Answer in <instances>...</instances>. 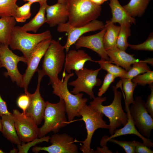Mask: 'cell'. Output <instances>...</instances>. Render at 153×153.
Instances as JSON below:
<instances>
[{"label":"cell","instance_id":"cell-3","mask_svg":"<svg viewBox=\"0 0 153 153\" xmlns=\"http://www.w3.org/2000/svg\"><path fill=\"white\" fill-rule=\"evenodd\" d=\"M74 74L73 73L69 74L63 73L62 80L60 79L57 83L52 85L53 93L59 97L60 99H63L65 102L66 113L69 122H71L76 116L81 117L79 114V110L86 104L88 101L86 98H83V93H80L74 94L68 90V80Z\"/></svg>","mask_w":153,"mask_h":153},{"label":"cell","instance_id":"cell-19","mask_svg":"<svg viewBox=\"0 0 153 153\" xmlns=\"http://www.w3.org/2000/svg\"><path fill=\"white\" fill-rule=\"evenodd\" d=\"M46 22L51 27L66 22L68 20L67 4L58 2L52 5L47 4L46 8Z\"/></svg>","mask_w":153,"mask_h":153},{"label":"cell","instance_id":"cell-44","mask_svg":"<svg viewBox=\"0 0 153 153\" xmlns=\"http://www.w3.org/2000/svg\"><path fill=\"white\" fill-rule=\"evenodd\" d=\"M95 4L98 5H101L103 4L104 2L107 1V0H89Z\"/></svg>","mask_w":153,"mask_h":153},{"label":"cell","instance_id":"cell-43","mask_svg":"<svg viewBox=\"0 0 153 153\" xmlns=\"http://www.w3.org/2000/svg\"><path fill=\"white\" fill-rule=\"evenodd\" d=\"M24 2H30L32 4L34 3L37 2L40 4V6L47 3V0H22Z\"/></svg>","mask_w":153,"mask_h":153},{"label":"cell","instance_id":"cell-32","mask_svg":"<svg viewBox=\"0 0 153 153\" xmlns=\"http://www.w3.org/2000/svg\"><path fill=\"white\" fill-rule=\"evenodd\" d=\"M32 4L30 2H27L20 7H18L14 17L16 22H24L30 18L31 15V7Z\"/></svg>","mask_w":153,"mask_h":153},{"label":"cell","instance_id":"cell-13","mask_svg":"<svg viewBox=\"0 0 153 153\" xmlns=\"http://www.w3.org/2000/svg\"><path fill=\"white\" fill-rule=\"evenodd\" d=\"M103 23L96 20H93L87 24L79 27L71 26L68 22L58 25L57 31L59 32H66L67 37V41L63 46L67 53L70 47L75 44L77 40L83 34L90 31L101 30L104 27Z\"/></svg>","mask_w":153,"mask_h":153},{"label":"cell","instance_id":"cell-33","mask_svg":"<svg viewBox=\"0 0 153 153\" xmlns=\"http://www.w3.org/2000/svg\"><path fill=\"white\" fill-rule=\"evenodd\" d=\"M132 80L137 84L145 86L153 83V71L151 70L139 75L134 77Z\"/></svg>","mask_w":153,"mask_h":153},{"label":"cell","instance_id":"cell-35","mask_svg":"<svg viewBox=\"0 0 153 153\" xmlns=\"http://www.w3.org/2000/svg\"><path fill=\"white\" fill-rule=\"evenodd\" d=\"M128 47L134 50H153V33H150L148 39L143 43L138 44L132 45L129 44Z\"/></svg>","mask_w":153,"mask_h":153},{"label":"cell","instance_id":"cell-27","mask_svg":"<svg viewBox=\"0 0 153 153\" xmlns=\"http://www.w3.org/2000/svg\"><path fill=\"white\" fill-rule=\"evenodd\" d=\"M122 88L124 93L125 110L129 108L134 101L133 94L137 84L132 81V80L127 78L121 79Z\"/></svg>","mask_w":153,"mask_h":153},{"label":"cell","instance_id":"cell-1","mask_svg":"<svg viewBox=\"0 0 153 153\" xmlns=\"http://www.w3.org/2000/svg\"><path fill=\"white\" fill-rule=\"evenodd\" d=\"M112 88L114 97L110 105L104 106L102 105L103 103L106 100V97H95L89 103L90 105L109 118L110 123L108 129L111 135L113 134L117 128L122 125L124 126L128 120V116L124 111L122 105V92L118 90L114 86H113Z\"/></svg>","mask_w":153,"mask_h":153},{"label":"cell","instance_id":"cell-4","mask_svg":"<svg viewBox=\"0 0 153 153\" xmlns=\"http://www.w3.org/2000/svg\"><path fill=\"white\" fill-rule=\"evenodd\" d=\"M65 49L59 41L52 39L44 55L41 70L44 75L49 78L48 85L57 83L58 75L64 65L66 55Z\"/></svg>","mask_w":153,"mask_h":153},{"label":"cell","instance_id":"cell-34","mask_svg":"<svg viewBox=\"0 0 153 153\" xmlns=\"http://www.w3.org/2000/svg\"><path fill=\"white\" fill-rule=\"evenodd\" d=\"M50 137L49 136H45L39 138H37L33 140L27 142L26 144L22 143L21 144L17 145L18 149V153H27L30 147L43 142H48L49 141Z\"/></svg>","mask_w":153,"mask_h":153},{"label":"cell","instance_id":"cell-39","mask_svg":"<svg viewBox=\"0 0 153 153\" xmlns=\"http://www.w3.org/2000/svg\"><path fill=\"white\" fill-rule=\"evenodd\" d=\"M149 88L150 89L151 93L147 97L146 101L145 102V105L148 113L153 118V84L149 85Z\"/></svg>","mask_w":153,"mask_h":153},{"label":"cell","instance_id":"cell-26","mask_svg":"<svg viewBox=\"0 0 153 153\" xmlns=\"http://www.w3.org/2000/svg\"><path fill=\"white\" fill-rule=\"evenodd\" d=\"M150 0H130L123 7L130 16L134 18L141 16L144 13Z\"/></svg>","mask_w":153,"mask_h":153},{"label":"cell","instance_id":"cell-42","mask_svg":"<svg viewBox=\"0 0 153 153\" xmlns=\"http://www.w3.org/2000/svg\"><path fill=\"white\" fill-rule=\"evenodd\" d=\"M93 153H112L110 150H109L107 146L105 147H102V148L98 147L96 150H93Z\"/></svg>","mask_w":153,"mask_h":153},{"label":"cell","instance_id":"cell-5","mask_svg":"<svg viewBox=\"0 0 153 153\" xmlns=\"http://www.w3.org/2000/svg\"><path fill=\"white\" fill-rule=\"evenodd\" d=\"M52 38L48 30L41 33L32 34L22 30L20 27L15 26L12 29L9 46L12 50L20 51L28 60L31 54L37 45L45 39Z\"/></svg>","mask_w":153,"mask_h":153},{"label":"cell","instance_id":"cell-28","mask_svg":"<svg viewBox=\"0 0 153 153\" xmlns=\"http://www.w3.org/2000/svg\"><path fill=\"white\" fill-rule=\"evenodd\" d=\"M147 59L145 60H139L133 63L130 69L127 71L122 79L129 78L132 80L136 76L151 71L148 65Z\"/></svg>","mask_w":153,"mask_h":153},{"label":"cell","instance_id":"cell-25","mask_svg":"<svg viewBox=\"0 0 153 153\" xmlns=\"http://www.w3.org/2000/svg\"><path fill=\"white\" fill-rule=\"evenodd\" d=\"M47 3L40 6L38 12L34 17L22 27L21 29L26 32L36 33L39 28L46 22L45 16Z\"/></svg>","mask_w":153,"mask_h":153},{"label":"cell","instance_id":"cell-17","mask_svg":"<svg viewBox=\"0 0 153 153\" xmlns=\"http://www.w3.org/2000/svg\"><path fill=\"white\" fill-rule=\"evenodd\" d=\"M129 109V108L125 110L128 117L127 123L123 128L115 130L113 134L111 135L110 137L107 135L103 136L100 142V146L102 147L107 146V143L110 139L128 134L135 135L142 139L143 143L146 146L150 148L153 146L152 140L149 138H147L144 137L136 129L131 116Z\"/></svg>","mask_w":153,"mask_h":153},{"label":"cell","instance_id":"cell-45","mask_svg":"<svg viewBox=\"0 0 153 153\" xmlns=\"http://www.w3.org/2000/svg\"><path fill=\"white\" fill-rule=\"evenodd\" d=\"M68 0H58V2L64 4H67Z\"/></svg>","mask_w":153,"mask_h":153},{"label":"cell","instance_id":"cell-21","mask_svg":"<svg viewBox=\"0 0 153 153\" xmlns=\"http://www.w3.org/2000/svg\"><path fill=\"white\" fill-rule=\"evenodd\" d=\"M109 5L112 15L110 20L112 22L118 23L120 25L135 24V19L129 15L118 0H110Z\"/></svg>","mask_w":153,"mask_h":153},{"label":"cell","instance_id":"cell-9","mask_svg":"<svg viewBox=\"0 0 153 153\" xmlns=\"http://www.w3.org/2000/svg\"><path fill=\"white\" fill-rule=\"evenodd\" d=\"M131 104L129 110L135 127L143 136L150 138L153 129V119L147 110L145 102L141 97L138 96Z\"/></svg>","mask_w":153,"mask_h":153},{"label":"cell","instance_id":"cell-16","mask_svg":"<svg viewBox=\"0 0 153 153\" xmlns=\"http://www.w3.org/2000/svg\"><path fill=\"white\" fill-rule=\"evenodd\" d=\"M106 29L104 26V28L96 34L81 36L75 44V48L77 49L82 47L89 48L97 53L101 58L110 61L103 42Z\"/></svg>","mask_w":153,"mask_h":153},{"label":"cell","instance_id":"cell-30","mask_svg":"<svg viewBox=\"0 0 153 153\" xmlns=\"http://www.w3.org/2000/svg\"><path fill=\"white\" fill-rule=\"evenodd\" d=\"M130 26L131 25L125 24L120 26L116 46L123 50L125 51L128 47V39L131 36Z\"/></svg>","mask_w":153,"mask_h":153},{"label":"cell","instance_id":"cell-37","mask_svg":"<svg viewBox=\"0 0 153 153\" xmlns=\"http://www.w3.org/2000/svg\"><path fill=\"white\" fill-rule=\"evenodd\" d=\"M116 77L112 75L107 73L105 76L102 85L99 90L97 95L101 97L108 89L110 84L113 82Z\"/></svg>","mask_w":153,"mask_h":153},{"label":"cell","instance_id":"cell-12","mask_svg":"<svg viewBox=\"0 0 153 153\" xmlns=\"http://www.w3.org/2000/svg\"><path fill=\"white\" fill-rule=\"evenodd\" d=\"M52 144L48 146H33V152L38 153L44 151L49 153H78V147L74 144V138L68 134L63 133H54L50 137L49 140Z\"/></svg>","mask_w":153,"mask_h":153},{"label":"cell","instance_id":"cell-15","mask_svg":"<svg viewBox=\"0 0 153 153\" xmlns=\"http://www.w3.org/2000/svg\"><path fill=\"white\" fill-rule=\"evenodd\" d=\"M38 80L36 89L33 94L28 91L27 94L30 98L29 105L24 113L31 116L34 120L36 124H40L44 120L46 102L42 97L40 92L41 82L44 76L41 70L37 69Z\"/></svg>","mask_w":153,"mask_h":153},{"label":"cell","instance_id":"cell-36","mask_svg":"<svg viewBox=\"0 0 153 153\" xmlns=\"http://www.w3.org/2000/svg\"><path fill=\"white\" fill-rule=\"evenodd\" d=\"M108 141L116 143L121 147L126 153H135L136 141H126L117 140L113 138L109 139Z\"/></svg>","mask_w":153,"mask_h":153},{"label":"cell","instance_id":"cell-48","mask_svg":"<svg viewBox=\"0 0 153 153\" xmlns=\"http://www.w3.org/2000/svg\"><path fill=\"white\" fill-rule=\"evenodd\" d=\"M1 67H1V61L0 60V68H1Z\"/></svg>","mask_w":153,"mask_h":153},{"label":"cell","instance_id":"cell-2","mask_svg":"<svg viewBox=\"0 0 153 153\" xmlns=\"http://www.w3.org/2000/svg\"><path fill=\"white\" fill-rule=\"evenodd\" d=\"M68 23L71 26L79 27L97 19L101 10V5L89 0H68Z\"/></svg>","mask_w":153,"mask_h":153},{"label":"cell","instance_id":"cell-38","mask_svg":"<svg viewBox=\"0 0 153 153\" xmlns=\"http://www.w3.org/2000/svg\"><path fill=\"white\" fill-rule=\"evenodd\" d=\"M27 92H25L24 94L19 96L17 100V106L23 110L24 113L28 108L30 103V98Z\"/></svg>","mask_w":153,"mask_h":153},{"label":"cell","instance_id":"cell-8","mask_svg":"<svg viewBox=\"0 0 153 153\" xmlns=\"http://www.w3.org/2000/svg\"><path fill=\"white\" fill-rule=\"evenodd\" d=\"M100 68L93 70L84 67L81 69L75 71L77 76L76 79L69 82L68 84L74 87L70 92L73 94L84 92L88 95L91 99L95 97L93 89L95 86H99L102 81L97 78Z\"/></svg>","mask_w":153,"mask_h":153},{"label":"cell","instance_id":"cell-22","mask_svg":"<svg viewBox=\"0 0 153 153\" xmlns=\"http://www.w3.org/2000/svg\"><path fill=\"white\" fill-rule=\"evenodd\" d=\"M1 117V132L4 136L12 143L17 145L21 144L22 143L17 134L12 113L3 115Z\"/></svg>","mask_w":153,"mask_h":153},{"label":"cell","instance_id":"cell-31","mask_svg":"<svg viewBox=\"0 0 153 153\" xmlns=\"http://www.w3.org/2000/svg\"><path fill=\"white\" fill-rule=\"evenodd\" d=\"M18 0H0V17H14Z\"/></svg>","mask_w":153,"mask_h":153},{"label":"cell","instance_id":"cell-20","mask_svg":"<svg viewBox=\"0 0 153 153\" xmlns=\"http://www.w3.org/2000/svg\"><path fill=\"white\" fill-rule=\"evenodd\" d=\"M106 51L111 63L122 67L127 71L133 63L139 61L134 57L133 54H129L116 47Z\"/></svg>","mask_w":153,"mask_h":153},{"label":"cell","instance_id":"cell-24","mask_svg":"<svg viewBox=\"0 0 153 153\" xmlns=\"http://www.w3.org/2000/svg\"><path fill=\"white\" fill-rule=\"evenodd\" d=\"M16 21L13 17H5L0 18V45L9 46L12 29Z\"/></svg>","mask_w":153,"mask_h":153},{"label":"cell","instance_id":"cell-6","mask_svg":"<svg viewBox=\"0 0 153 153\" xmlns=\"http://www.w3.org/2000/svg\"><path fill=\"white\" fill-rule=\"evenodd\" d=\"M44 115V123L39 128L38 138L45 136L48 133L58 132L60 129L66 126L68 122L66 116L65 102L62 99L56 103L46 101Z\"/></svg>","mask_w":153,"mask_h":153},{"label":"cell","instance_id":"cell-41","mask_svg":"<svg viewBox=\"0 0 153 153\" xmlns=\"http://www.w3.org/2000/svg\"><path fill=\"white\" fill-rule=\"evenodd\" d=\"M11 113L8 110L6 102L2 99L0 94V116Z\"/></svg>","mask_w":153,"mask_h":153},{"label":"cell","instance_id":"cell-7","mask_svg":"<svg viewBox=\"0 0 153 153\" xmlns=\"http://www.w3.org/2000/svg\"><path fill=\"white\" fill-rule=\"evenodd\" d=\"M79 114L85 123L87 132L86 138L81 142L83 144L80 150L83 153H93L90 146L94 132L100 128L108 129L109 125L103 119L104 114L90 105L86 104L82 107Z\"/></svg>","mask_w":153,"mask_h":153},{"label":"cell","instance_id":"cell-14","mask_svg":"<svg viewBox=\"0 0 153 153\" xmlns=\"http://www.w3.org/2000/svg\"><path fill=\"white\" fill-rule=\"evenodd\" d=\"M52 38L43 40L34 48L32 51L27 63V67L25 73L23 74L22 88L25 92L27 91L29 84L42 58L49 46Z\"/></svg>","mask_w":153,"mask_h":153},{"label":"cell","instance_id":"cell-18","mask_svg":"<svg viewBox=\"0 0 153 153\" xmlns=\"http://www.w3.org/2000/svg\"><path fill=\"white\" fill-rule=\"evenodd\" d=\"M88 61L96 62L83 50H69L65 56L63 73L66 71L70 73L71 70L79 71L84 67L85 63Z\"/></svg>","mask_w":153,"mask_h":153},{"label":"cell","instance_id":"cell-40","mask_svg":"<svg viewBox=\"0 0 153 153\" xmlns=\"http://www.w3.org/2000/svg\"><path fill=\"white\" fill-rule=\"evenodd\" d=\"M136 153H153V151L143 143L136 141L135 150Z\"/></svg>","mask_w":153,"mask_h":153},{"label":"cell","instance_id":"cell-10","mask_svg":"<svg viewBox=\"0 0 153 153\" xmlns=\"http://www.w3.org/2000/svg\"><path fill=\"white\" fill-rule=\"evenodd\" d=\"M0 60L2 67L5 68L7 72L4 73V76H9L12 81L22 88L23 75L18 71V64L20 61L27 64L28 61L24 56H19L10 50L8 46L0 45Z\"/></svg>","mask_w":153,"mask_h":153},{"label":"cell","instance_id":"cell-46","mask_svg":"<svg viewBox=\"0 0 153 153\" xmlns=\"http://www.w3.org/2000/svg\"><path fill=\"white\" fill-rule=\"evenodd\" d=\"M2 126L1 123V119H0V132H2Z\"/></svg>","mask_w":153,"mask_h":153},{"label":"cell","instance_id":"cell-29","mask_svg":"<svg viewBox=\"0 0 153 153\" xmlns=\"http://www.w3.org/2000/svg\"><path fill=\"white\" fill-rule=\"evenodd\" d=\"M96 62L99 65L101 69L106 71L107 73L112 75L116 78L119 77L121 79L122 78L127 71L121 67L112 64L110 62L104 59L101 58L100 60L96 61Z\"/></svg>","mask_w":153,"mask_h":153},{"label":"cell","instance_id":"cell-11","mask_svg":"<svg viewBox=\"0 0 153 153\" xmlns=\"http://www.w3.org/2000/svg\"><path fill=\"white\" fill-rule=\"evenodd\" d=\"M17 134L22 143L27 142L38 138L39 128L30 116L17 109L12 111Z\"/></svg>","mask_w":153,"mask_h":153},{"label":"cell","instance_id":"cell-23","mask_svg":"<svg viewBox=\"0 0 153 153\" xmlns=\"http://www.w3.org/2000/svg\"><path fill=\"white\" fill-rule=\"evenodd\" d=\"M106 29L104 34L103 42L106 50L115 47L120 29V26H116L110 20L106 22L105 25Z\"/></svg>","mask_w":153,"mask_h":153},{"label":"cell","instance_id":"cell-47","mask_svg":"<svg viewBox=\"0 0 153 153\" xmlns=\"http://www.w3.org/2000/svg\"><path fill=\"white\" fill-rule=\"evenodd\" d=\"M4 151L1 149H0V153H4Z\"/></svg>","mask_w":153,"mask_h":153}]
</instances>
